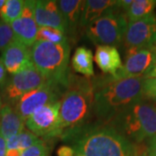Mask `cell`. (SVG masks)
Masks as SVG:
<instances>
[{"mask_svg": "<svg viewBox=\"0 0 156 156\" xmlns=\"http://www.w3.org/2000/svg\"><path fill=\"white\" fill-rule=\"evenodd\" d=\"M125 11L115 5L85 28L87 37L95 44L115 47L123 43L128 27Z\"/></svg>", "mask_w": 156, "mask_h": 156, "instance_id": "cell-6", "label": "cell"}, {"mask_svg": "<svg viewBox=\"0 0 156 156\" xmlns=\"http://www.w3.org/2000/svg\"><path fill=\"white\" fill-rule=\"evenodd\" d=\"M35 20L39 27H50L56 29L65 34V23L56 1H36Z\"/></svg>", "mask_w": 156, "mask_h": 156, "instance_id": "cell-14", "label": "cell"}, {"mask_svg": "<svg viewBox=\"0 0 156 156\" xmlns=\"http://www.w3.org/2000/svg\"><path fill=\"white\" fill-rule=\"evenodd\" d=\"M59 108L60 101L48 104L35 111L25 121L28 130L37 137L44 140H52L57 137L59 127Z\"/></svg>", "mask_w": 156, "mask_h": 156, "instance_id": "cell-9", "label": "cell"}, {"mask_svg": "<svg viewBox=\"0 0 156 156\" xmlns=\"http://www.w3.org/2000/svg\"><path fill=\"white\" fill-rule=\"evenodd\" d=\"M143 79L109 76L93 80L94 115L98 122L107 124L122 110L143 100Z\"/></svg>", "mask_w": 156, "mask_h": 156, "instance_id": "cell-2", "label": "cell"}, {"mask_svg": "<svg viewBox=\"0 0 156 156\" xmlns=\"http://www.w3.org/2000/svg\"><path fill=\"white\" fill-rule=\"evenodd\" d=\"M156 0H133L132 4L125 11L128 22L136 21L154 14Z\"/></svg>", "mask_w": 156, "mask_h": 156, "instance_id": "cell-21", "label": "cell"}, {"mask_svg": "<svg viewBox=\"0 0 156 156\" xmlns=\"http://www.w3.org/2000/svg\"><path fill=\"white\" fill-rule=\"evenodd\" d=\"M107 124L134 144L149 140L156 136V107L143 99L118 113Z\"/></svg>", "mask_w": 156, "mask_h": 156, "instance_id": "cell-4", "label": "cell"}, {"mask_svg": "<svg viewBox=\"0 0 156 156\" xmlns=\"http://www.w3.org/2000/svg\"><path fill=\"white\" fill-rule=\"evenodd\" d=\"M155 60L156 47L154 45L127 50L122 67L113 77L116 79L144 77L150 70Z\"/></svg>", "mask_w": 156, "mask_h": 156, "instance_id": "cell-10", "label": "cell"}, {"mask_svg": "<svg viewBox=\"0 0 156 156\" xmlns=\"http://www.w3.org/2000/svg\"><path fill=\"white\" fill-rule=\"evenodd\" d=\"M95 61L101 70L115 76L122 67V62L117 48L108 45L96 47Z\"/></svg>", "mask_w": 156, "mask_h": 156, "instance_id": "cell-16", "label": "cell"}, {"mask_svg": "<svg viewBox=\"0 0 156 156\" xmlns=\"http://www.w3.org/2000/svg\"><path fill=\"white\" fill-rule=\"evenodd\" d=\"M49 83L51 82L31 65L21 72L11 76L1 86L4 104L12 106L22 95Z\"/></svg>", "mask_w": 156, "mask_h": 156, "instance_id": "cell-7", "label": "cell"}, {"mask_svg": "<svg viewBox=\"0 0 156 156\" xmlns=\"http://www.w3.org/2000/svg\"><path fill=\"white\" fill-rule=\"evenodd\" d=\"M50 147L44 140H40L38 142L28 147L21 153L20 156H50Z\"/></svg>", "mask_w": 156, "mask_h": 156, "instance_id": "cell-24", "label": "cell"}, {"mask_svg": "<svg viewBox=\"0 0 156 156\" xmlns=\"http://www.w3.org/2000/svg\"><path fill=\"white\" fill-rule=\"evenodd\" d=\"M153 45L156 47V34L155 36H154V41H153Z\"/></svg>", "mask_w": 156, "mask_h": 156, "instance_id": "cell-35", "label": "cell"}, {"mask_svg": "<svg viewBox=\"0 0 156 156\" xmlns=\"http://www.w3.org/2000/svg\"><path fill=\"white\" fill-rule=\"evenodd\" d=\"M56 2L65 23V35L67 34L72 38L76 37L77 30L80 29V19L83 1L60 0Z\"/></svg>", "mask_w": 156, "mask_h": 156, "instance_id": "cell-15", "label": "cell"}, {"mask_svg": "<svg viewBox=\"0 0 156 156\" xmlns=\"http://www.w3.org/2000/svg\"><path fill=\"white\" fill-rule=\"evenodd\" d=\"M57 156H75L76 152L72 147L68 145L61 146L57 149Z\"/></svg>", "mask_w": 156, "mask_h": 156, "instance_id": "cell-27", "label": "cell"}, {"mask_svg": "<svg viewBox=\"0 0 156 156\" xmlns=\"http://www.w3.org/2000/svg\"><path fill=\"white\" fill-rule=\"evenodd\" d=\"M94 114L92 81L69 74V81L60 99L57 137L67 140L72 134L89 124Z\"/></svg>", "mask_w": 156, "mask_h": 156, "instance_id": "cell-1", "label": "cell"}, {"mask_svg": "<svg viewBox=\"0 0 156 156\" xmlns=\"http://www.w3.org/2000/svg\"><path fill=\"white\" fill-rule=\"evenodd\" d=\"M146 148L147 156H156V136L148 140Z\"/></svg>", "mask_w": 156, "mask_h": 156, "instance_id": "cell-28", "label": "cell"}, {"mask_svg": "<svg viewBox=\"0 0 156 156\" xmlns=\"http://www.w3.org/2000/svg\"><path fill=\"white\" fill-rule=\"evenodd\" d=\"M0 60L3 62L6 71L11 76L33 65L30 56V48L15 39L3 50Z\"/></svg>", "mask_w": 156, "mask_h": 156, "instance_id": "cell-13", "label": "cell"}, {"mask_svg": "<svg viewBox=\"0 0 156 156\" xmlns=\"http://www.w3.org/2000/svg\"><path fill=\"white\" fill-rule=\"evenodd\" d=\"M7 153V142L5 138L0 131V156H6Z\"/></svg>", "mask_w": 156, "mask_h": 156, "instance_id": "cell-29", "label": "cell"}, {"mask_svg": "<svg viewBox=\"0 0 156 156\" xmlns=\"http://www.w3.org/2000/svg\"><path fill=\"white\" fill-rule=\"evenodd\" d=\"M24 122L13 107L3 105L0 111V131L6 140L24 129Z\"/></svg>", "mask_w": 156, "mask_h": 156, "instance_id": "cell-17", "label": "cell"}, {"mask_svg": "<svg viewBox=\"0 0 156 156\" xmlns=\"http://www.w3.org/2000/svg\"><path fill=\"white\" fill-rule=\"evenodd\" d=\"M116 5V1L113 0H87L83 1L82 15L80 19V28H86L94 22L105 11Z\"/></svg>", "mask_w": 156, "mask_h": 156, "instance_id": "cell-18", "label": "cell"}, {"mask_svg": "<svg viewBox=\"0 0 156 156\" xmlns=\"http://www.w3.org/2000/svg\"><path fill=\"white\" fill-rule=\"evenodd\" d=\"M62 89L65 90V88L49 83L22 95L12 107L23 120L26 121L40 108L59 101L64 92Z\"/></svg>", "mask_w": 156, "mask_h": 156, "instance_id": "cell-8", "label": "cell"}, {"mask_svg": "<svg viewBox=\"0 0 156 156\" xmlns=\"http://www.w3.org/2000/svg\"><path fill=\"white\" fill-rule=\"evenodd\" d=\"M24 5L23 0H6L0 11V19L11 24L21 16Z\"/></svg>", "mask_w": 156, "mask_h": 156, "instance_id": "cell-22", "label": "cell"}, {"mask_svg": "<svg viewBox=\"0 0 156 156\" xmlns=\"http://www.w3.org/2000/svg\"><path fill=\"white\" fill-rule=\"evenodd\" d=\"M147 77H156V60L154 62V64H153V66L150 69V70L146 74L143 78Z\"/></svg>", "mask_w": 156, "mask_h": 156, "instance_id": "cell-32", "label": "cell"}, {"mask_svg": "<svg viewBox=\"0 0 156 156\" xmlns=\"http://www.w3.org/2000/svg\"><path fill=\"white\" fill-rule=\"evenodd\" d=\"M68 40L66 35L60 30L50 27H39L37 35V41L61 44ZM36 41V42H37Z\"/></svg>", "mask_w": 156, "mask_h": 156, "instance_id": "cell-23", "label": "cell"}, {"mask_svg": "<svg viewBox=\"0 0 156 156\" xmlns=\"http://www.w3.org/2000/svg\"><path fill=\"white\" fill-rule=\"evenodd\" d=\"M36 1H24L21 16L11 23L14 39L30 48L37 41L38 27L35 20Z\"/></svg>", "mask_w": 156, "mask_h": 156, "instance_id": "cell-12", "label": "cell"}, {"mask_svg": "<svg viewBox=\"0 0 156 156\" xmlns=\"http://www.w3.org/2000/svg\"><path fill=\"white\" fill-rule=\"evenodd\" d=\"M75 156H83V154H77V153H76V155Z\"/></svg>", "mask_w": 156, "mask_h": 156, "instance_id": "cell-36", "label": "cell"}, {"mask_svg": "<svg viewBox=\"0 0 156 156\" xmlns=\"http://www.w3.org/2000/svg\"><path fill=\"white\" fill-rule=\"evenodd\" d=\"M70 46L66 40L61 44L37 41L30 47L33 66L53 83L66 89Z\"/></svg>", "mask_w": 156, "mask_h": 156, "instance_id": "cell-5", "label": "cell"}, {"mask_svg": "<svg viewBox=\"0 0 156 156\" xmlns=\"http://www.w3.org/2000/svg\"><path fill=\"white\" fill-rule=\"evenodd\" d=\"M5 1L6 0H0V11H1V9L3 8L4 5L5 4Z\"/></svg>", "mask_w": 156, "mask_h": 156, "instance_id": "cell-34", "label": "cell"}, {"mask_svg": "<svg viewBox=\"0 0 156 156\" xmlns=\"http://www.w3.org/2000/svg\"><path fill=\"white\" fill-rule=\"evenodd\" d=\"M143 99L156 101V77L143 79Z\"/></svg>", "mask_w": 156, "mask_h": 156, "instance_id": "cell-26", "label": "cell"}, {"mask_svg": "<svg viewBox=\"0 0 156 156\" xmlns=\"http://www.w3.org/2000/svg\"><path fill=\"white\" fill-rule=\"evenodd\" d=\"M40 138L30 130L24 128L19 134H16L6 140V156H20L23 151L38 142Z\"/></svg>", "mask_w": 156, "mask_h": 156, "instance_id": "cell-19", "label": "cell"}, {"mask_svg": "<svg viewBox=\"0 0 156 156\" xmlns=\"http://www.w3.org/2000/svg\"><path fill=\"white\" fill-rule=\"evenodd\" d=\"M130 156H147V148H143L142 147L136 145L134 153Z\"/></svg>", "mask_w": 156, "mask_h": 156, "instance_id": "cell-31", "label": "cell"}, {"mask_svg": "<svg viewBox=\"0 0 156 156\" xmlns=\"http://www.w3.org/2000/svg\"><path fill=\"white\" fill-rule=\"evenodd\" d=\"M14 40V34L11 24L3 22L0 19V51L5 49Z\"/></svg>", "mask_w": 156, "mask_h": 156, "instance_id": "cell-25", "label": "cell"}, {"mask_svg": "<svg viewBox=\"0 0 156 156\" xmlns=\"http://www.w3.org/2000/svg\"><path fill=\"white\" fill-rule=\"evenodd\" d=\"M93 61L94 56L91 50L85 47H78L73 55L71 64L76 72L88 78L95 74Z\"/></svg>", "mask_w": 156, "mask_h": 156, "instance_id": "cell-20", "label": "cell"}, {"mask_svg": "<svg viewBox=\"0 0 156 156\" xmlns=\"http://www.w3.org/2000/svg\"><path fill=\"white\" fill-rule=\"evenodd\" d=\"M156 34V15L150 16L136 21L128 22L124 36V46L129 49H137L153 45Z\"/></svg>", "mask_w": 156, "mask_h": 156, "instance_id": "cell-11", "label": "cell"}, {"mask_svg": "<svg viewBox=\"0 0 156 156\" xmlns=\"http://www.w3.org/2000/svg\"><path fill=\"white\" fill-rule=\"evenodd\" d=\"M7 80V76H6V69L3 62L0 60V86H2L3 84L5 83Z\"/></svg>", "mask_w": 156, "mask_h": 156, "instance_id": "cell-30", "label": "cell"}, {"mask_svg": "<svg viewBox=\"0 0 156 156\" xmlns=\"http://www.w3.org/2000/svg\"><path fill=\"white\" fill-rule=\"evenodd\" d=\"M76 153L83 156H130L136 144L119 134L108 124L89 123L66 140Z\"/></svg>", "mask_w": 156, "mask_h": 156, "instance_id": "cell-3", "label": "cell"}, {"mask_svg": "<svg viewBox=\"0 0 156 156\" xmlns=\"http://www.w3.org/2000/svg\"><path fill=\"white\" fill-rule=\"evenodd\" d=\"M3 98H2V93H1V89H0V111L2 109V107H3Z\"/></svg>", "mask_w": 156, "mask_h": 156, "instance_id": "cell-33", "label": "cell"}]
</instances>
